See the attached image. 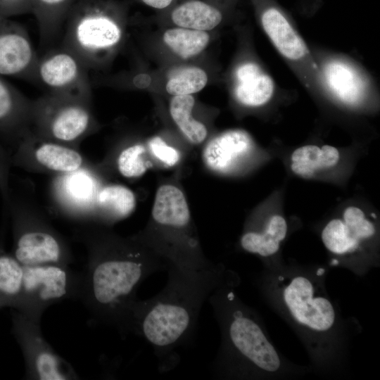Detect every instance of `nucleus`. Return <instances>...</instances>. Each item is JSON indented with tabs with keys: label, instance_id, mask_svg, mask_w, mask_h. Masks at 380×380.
I'll return each mask as SVG.
<instances>
[{
	"label": "nucleus",
	"instance_id": "1",
	"mask_svg": "<svg viewBox=\"0 0 380 380\" xmlns=\"http://www.w3.org/2000/svg\"><path fill=\"white\" fill-rule=\"evenodd\" d=\"M75 237L88 253L79 299L95 320L127 334L139 287L153 274L166 270L167 262L134 236H121L103 224H84Z\"/></svg>",
	"mask_w": 380,
	"mask_h": 380
},
{
	"label": "nucleus",
	"instance_id": "2",
	"mask_svg": "<svg viewBox=\"0 0 380 380\" xmlns=\"http://www.w3.org/2000/svg\"><path fill=\"white\" fill-rule=\"evenodd\" d=\"M167 280L154 296L138 299L127 324V334L144 338L153 347L159 370L174 369L177 349L193 338L205 302L224 277L220 265L203 270L167 264Z\"/></svg>",
	"mask_w": 380,
	"mask_h": 380
},
{
	"label": "nucleus",
	"instance_id": "3",
	"mask_svg": "<svg viewBox=\"0 0 380 380\" xmlns=\"http://www.w3.org/2000/svg\"><path fill=\"white\" fill-rule=\"evenodd\" d=\"M134 236L167 264L191 270L215 265L203 251L186 196L174 183L159 186L150 219Z\"/></svg>",
	"mask_w": 380,
	"mask_h": 380
},
{
	"label": "nucleus",
	"instance_id": "4",
	"mask_svg": "<svg viewBox=\"0 0 380 380\" xmlns=\"http://www.w3.org/2000/svg\"><path fill=\"white\" fill-rule=\"evenodd\" d=\"M224 277L208 298L222 331L220 353L215 360L216 369L228 363L235 371L255 369L274 372L281 359L268 341L260 324L243 306Z\"/></svg>",
	"mask_w": 380,
	"mask_h": 380
},
{
	"label": "nucleus",
	"instance_id": "5",
	"mask_svg": "<svg viewBox=\"0 0 380 380\" xmlns=\"http://www.w3.org/2000/svg\"><path fill=\"white\" fill-rule=\"evenodd\" d=\"M7 172V168L0 167V191L13 227L11 253L23 266L69 265L73 257L68 244L44 217L13 195Z\"/></svg>",
	"mask_w": 380,
	"mask_h": 380
},
{
	"label": "nucleus",
	"instance_id": "6",
	"mask_svg": "<svg viewBox=\"0 0 380 380\" xmlns=\"http://www.w3.org/2000/svg\"><path fill=\"white\" fill-rule=\"evenodd\" d=\"M316 62L324 99L343 107L359 109L377 96L372 74L349 54L310 46Z\"/></svg>",
	"mask_w": 380,
	"mask_h": 380
},
{
	"label": "nucleus",
	"instance_id": "7",
	"mask_svg": "<svg viewBox=\"0 0 380 380\" xmlns=\"http://www.w3.org/2000/svg\"><path fill=\"white\" fill-rule=\"evenodd\" d=\"M95 125L89 99L47 93L32 101L30 132L39 139L72 146Z\"/></svg>",
	"mask_w": 380,
	"mask_h": 380
},
{
	"label": "nucleus",
	"instance_id": "8",
	"mask_svg": "<svg viewBox=\"0 0 380 380\" xmlns=\"http://www.w3.org/2000/svg\"><path fill=\"white\" fill-rule=\"evenodd\" d=\"M260 22L270 43L303 87L312 95L324 99L310 46L292 21L280 8L270 5L261 12Z\"/></svg>",
	"mask_w": 380,
	"mask_h": 380
},
{
	"label": "nucleus",
	"instance_id": "9",
	"mask_svg": "<svg viewBox=\"0 0 380 380\" xmlns=\"http://www.w3.org/2000/svg\"><path fill=\"white\" fill-rule=\"evenodd\" d=\"M23 293L19 312L41 319L49 306L66 299H79L82 272L69 265L46 264L23 266Z\"/></svg>",
	"mask_w": 380,
	"mask_h": 380
},
{
	"label": "nucleus",
	"instance_id": "10",
	"mask_svg": "<svg viewBox=\"0 0 380 380\" xmlns=\"http://www.w3.org/2000/svg\"><path fill=\"white\" fill-rule=\"evenodd\" d=\"M62 34L61 46L77 56L88 70L99 66L122 38V28L115 20L89 11L72 18Z\"/></svg>",
	"mask_w": 380,
	"mask_h": 380
},
{
	"label": "nucleus",
	"instance_id": "11",
	"mask_svg": "<svg viewBox=\"0 0 380 380\" xmlns=\"http://www.w3.org/2000/svg\"><path fill=\"white\" fill-rule=\"evenodd\" d=\"M12 331L25 360V379L34 380H72L79 376L43 337L41 319L18 310H12Z\"/></svg>",
	"mask_w": 380,
	"mask_h": 380
},
{
	"label": "nucleus",
	"instance_id": "12",
	"mask_svg": "<svg viewBox=\"0 0 380 380\" xmlns=\"http://www.w3.org/2000/svg\"><path fill=\"white\" fill-rule=\"evenodd\" d=\"M88 72L77 56L60 46L38 58L32 81L49 94L91 99Z\"/></svg>",
	"mask_w": 380,
	"mask_h": 380
},
{
	"label": "nucleus",
	"instance_id": "13",
	"mask_svg": "<svg viewBox=\"0 0 380 380\" xmlns=\"http://www.w3.org/2000/svg\"><path fill=\"white\" fill-rule=\"evenodd\" d=\"M282 300L289 313L300 325L315 332L330 330L335 322V310L329 299L318 293L308 278L296 276L284 285Z\"/></svg>",
	"mask_w": 380,
	"mask_h": 380
},
{
	"label": "nucleus",
	"instance_id": "14",
	"mask_svg": "<svg viewBox=\"0 0 380 380\" xmlns=\"http://www.w3.org/2000/svg\"><path fill=\"white\" fill-rule=\"evenodd\" d=\"M283 91L264 64L255 57L242 60L233 70L232 95L242 106L264 107L281 95Z\"/></svg>",
	"mask_w": 380,
	"mask_h": 380
},
{
	"label": "nucleus",
	"instance_id": "15",
	"mask_svg": "<svg viewBox=\"0 0 380 380\" xmlns=\"http://www.w3.org/2000/svg\"><path fill=\"white\" fill-rule=\"evenodd\" d=\"M38 58L27 30L0 16V75L32 81Z\"/></svg>",
	"mask_w": 380,
	"mask_h": 380
},
{
	"label": "nucleus",
	"instance_id": "16",
	"mask_svg": "<svg viewBox=\"0 0 380 380\" xmlns=\"http://www.w3.org/2000/svg\"><path fill=\"white\" fill-rule=\"evenodd\" d=\"M32 101L0 75V139L15 147L31 128Z\"/></svg>",
	"mask_w": 380,
	"mask_h": 380
},
{
	"label": "nucleus",
	"instance_id": "17",
	"mask_svg": "<svg viewBox=\"0 0 380 380\" xmlns=\"http://www.w3.org/2000/svg\"><path fill=\"white\" fill-rule=\"evenodd\" d=\"M253 141L241 129L220 134L205 146L202 160L205 167L214 172L227 173L251 151Z\"/></svg>",
	"mask_w": 380,
	"mask_h": 380
},
{
	"label": "nucleus",
	"instance_id": "18",
	"mask_svg": "<svg viewBox=\"0 0 380 380\" xmlns=\"http://www.w3.org/2000/svg\"><path fill=\"white\" fill-rule=\"evenodd\" d=\"M23 139L32 146L34 160L41 167L63 175L84 165L82 156L71 146L39 139L30 131Z\"/></svg>",
	"mask_w": 380,
	"mask_h": 380
},
{
	"label": "nucleus",
	"instance_id": "19",
	"mask_svg": "<svg viewBox=\"0 0 380 380\" xmlns=\"http://www.w3.org/2000/svg\"><path fill=\"white\" fill-rule=\"evenodd\" d=\"M58 184L61 198L69 208L82 212L94 210L96 196L101 186L91 172L82 167L62 175Z\"/></svg>",
	"mask_w": 380,
	"mask_h": 380
},
{
	"label": "nucleus",
	"instance_id": "20",
	"mask_svg": "<svg viewBox=\"0 0 380 380\" xmlns=\"http://www.w3.org/2000/svg\"><path fill=\"white\" fill-rule=\"evenodd\" d=\"M287 233L286 220L279 215L271 216L261 230L248 229L241 236V248L251 253L267 257L276 253Z\"/></svg>",
	"mask_w": 380,
	"mask_h": 380
},
{
	"label": "nucleus",
	"instance_id": "21",
	"mask_svg": "<svg viewBox=\"0 0 380 380\" xmlns=\"http://www.w3.org/2000/svg\"><path fill=\"white\" fill-rule=\"evenodd\" d=\"M134 193L119 184L101 186L96 199L94 210L108 220H118L129 216L136 207Z\"/></svg>",
	"mask_w": 380,
	"mask_h": 380
},
{
	"label": "nucleus",
	"instance_id": "22",
	"mask_svg": "<svg viewBox=\"0 0 380 380\" xmlns=\"http://www.w3.org/2000/svg\"><path fill=\"white\" fill-rule=\"evenodd\" d=\"M23 266L0 246V308L17 310L22 296Z\"/></svg>",
	"mask_w": 380,
	"mask_h": 380
},
{
	"label": "nucleus",
	"instance_id": "23",
	"mask_svg": "<svg viewBox=\"0 0 380 380\" xmlns=\"http://www.w3.org/2000/svg\"><path fill=\"white\" fill-rule=\"evenodd\" d=\"M223 16L215 7L200 1L180 5L172 13V20L181 27L208 31L218 26Z\"/></svg>",
	"mask_w": 380,
	"mask_h": 380
},
{
	"label": "nucleus",
	"instance_id": "24",
	"mask_svg": "<svg viewBox=\"0 0 380 380\" xmlns=\"http://www.w3.org/2000/svg\"><path fill=\"white\" fill-rule=\"evenodd\" d=\"M195 100L192 95L173 96L170 103V113L185 138L192 144H202L206 139L205 125L193 116Z\"/></svg>",
	"mask_w": 380,
	"mask_h": 380
},
{
	"label": "nucleus",
	"instance_id": "25",
	"mask_svg": "<svg viewBox=\"0 0 380 380\" xmlns=\"http://www.w3.org/2000/svg\"><path fill=\"white\" fill-rule=\"evenodd\" d=\"M321 237L326 248L338 255L355 252L364 241L354 225L338 218L330 220L325 225Z\"/></svg>",
	"mask_w": 380,
	"mask_h": 380
},
{
	"label": "nucleus",
	"instance_id": "26",
	"mask_svg": "<svg viewBox=\"0 0 380 380\" xmlns=\"http://www.w3.org/2000/svg\"><path fill=\"white\" fill-rule=\"evenodd\" d=\"M209 40V34L205 31L181 27L169 29L163 34L164 42L184 58L193 57L203 51Z\"/></svg>",
	"mask_w": 380,
	"mask_h": 380
},
{
	"label": "nucleus",
	"instance_id": "27",
	"mask_svg": "<svg viewBox=\"0 0 380 380\" xmlns=\"http://www.w3.org/2000/svg\"><path fill=\"white\" fill-rule=\"evenodd\" d=\"M146 145L132 143L122 147L115 158L118 172L125 178L136 179L153 166Z\"/></svg>",
	"mask_w": 380,
	"mask_h": 380
},
{
	"label": "nucleus",
	"instance_id": "28",
	"mask_svg": "<svg viewBox=\"0 0 380 380\" xmlns=\"http://www.w3.org/2000/svg\"><path fill=\"white\" fill-rule=\"evenodd\" d=\"M208 76L198 67H186L172 75L166 84L167 91L172 96L191 95L206 85Z\"/></svg>",
	"mask_w": 380,
	"mask_h": 380
},
{
	"label": "nucleus",
	"instance_id": "29",
	"mask_svg": "<svg viewBox=\"0 0 380 380\" xmlns=\"http://www.w3.org/2000/svg\"><path fill=\"white\" fill-rule=\"evenodd\" d=\"M150 156L166 167H172L181 160L182 154L179 149L167 143L162 137L156 136L147 142Z\"/></svg>",
	"mask_w": 380,
	"mask_h": 380
},
{
	"label": "nucleus",
	"instance_id": "30",
	"mask_svg": "<svg viewBox=\"0 0 380 380\" xmlns=\"http://www.w3.org/2000/svg\"><path fill=\"white\" fill-rule=\"evenodd\" d=\"M321 148L317 145H305L296 148L291 155V161L304 164L315 171L319 169Z\"/></svg>",
	"mask_w": 380,
	"mask_h": 380
},
{
	"label": "nucleus",
	"instance_id": "31",
	"mask_svg": "<svg viewBox=\"0 0 380 380\" xmlns=\"http://www.w3.org/2000/svg\"><path fill=\"white\" fill-rule=\"evenodd\" d=\"M338 149L332 146L324 145L321 148L319 169L334 166L339 160Z\"/></svg>",
	"mask_w": 380,
	"mask_h": 380
},
{
	"label": "nucleus",
	"instance_id": "32",
	"mask_svg": "<svg viewBox=\"0 0 380 380\" xmlns=\"http://www.w3.org/2000/svg\"><path fill=\"white\" fill-rule=\"evenodd\" d=\"M28 0H0V16L7 18L8 15L20 13L23 10Z\"/></svg>",
	"mask_w": 380,
	"mask_h": 380
},
{
	"label": "nucleus",
	"instance_id": "33",
	"mask_svg": "<svg viewBox=\"0 0 380 380\" xmlns=\"http://www.w3.org/2000/svg\"><path fill=\"white\" fill-rule=\"evenodd\" d=\"M291 170L297 175L305 179L312 178L315 170L304 164L292 162L291 165Z\"/></svg>",
	"mask_w": 380,
	"mask_h": 380
},
{
	"label": "nucleus",
	"instance_id": "34",
	"mask_svg": "<svg viewBox=\"0 0 380 380\" xmlns=\"http://www.w3.org/2000/svg\"><path fill=\"white\" fill-rule=\"evenodd\" d=\"M146 4L156 8H163L170 5L172 0H141Z\"/></svg>",
	"mask_w": 380,
	"mask_h": 380
},
{
	"label": "nucleus",
	"instance_id": "35",
	"mask_svg": "<svg viewBox=\"0 0 380 380\" xmlns=\"http://www.w3.org/2000/svg\"><path fill=\"white\" fill-rule=\"evenodd\" d=\"M42 5L50 8H54L65 4L68 0H37Z\"/></svg>",
	"mask_w": 380,
	"mask_h": 380
}]
</instances>
